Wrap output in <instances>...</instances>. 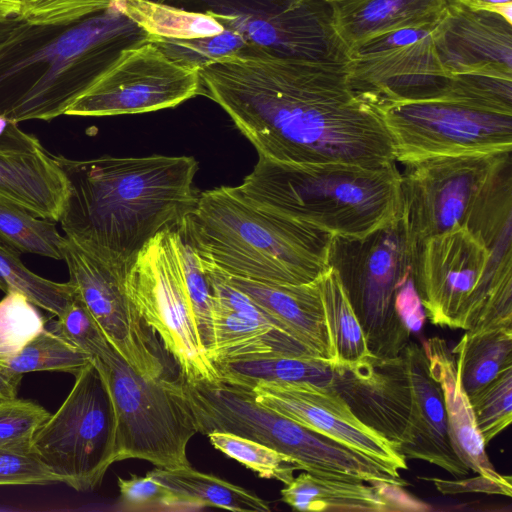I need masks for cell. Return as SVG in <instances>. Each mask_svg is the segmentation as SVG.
<instances>
[{"label": "cell", "instance_id": "36", "mask_svg": "<svg viewBox=\"0 0 512 512\" xmlns=\"http://www.w3.org/2000/svg\"><path fill=\"white\" fill-rule=\"evenodd\" d=\"M150 42L173 62L194 70L223 57L266 52L250 43L241 33L226 28L214 36L192 39L151 36Z\"/></svg>", "mask_w": 512, "mask_h": 512}, {"label": "cell", "instance_id": "21", "mask_svg": "<svg viewBox=\"0 0 512 512\" xmlns=\"http://www.w3.org/2000/svg\"><path fill=\"white\" fill-rule=\"evenodd\" d=\"M433 39L452 76L490 73L512 77V25L498 15L448 0Z\"/></svg>", "mask_w": 512, "mask_h": 512}, {"label": "cell", "instance_id": "31", "mask_svg": "<svg viewBox=\"0 0 512 512\" xmlns=\"http://www.w3.org/2000/svg\"><path fill=\"white\" fill-rule=\"evenodd\" d=\"M337 366H351L373 354L336 271L328 267L317 279Z\"/></svg>", "mask_w": 512, "mask_h": 512}, {"label": "cell", "instance_id": "17", "mask_svg": "<svg viewBox=\"0 0 512 512\" xmlns=\"http://www.w3.org/2000/svg\"><path fill=\"white\" fill-rule=\"evenodd\" d=\"M255 400L305 427L356 449L398 471L406 459L395 446L364 424L332 387L310 383H257L247 388Z\"/></svg>", "mask_w": 512, "mask_h": 512}, {"label": "cell", "instance_id": "40", "mask_svg": "<svg viewBox=\"0 0 512 512\" xmlns=\"http://www.w3.org/2000/svg\"><path fill=\"white\" fill-rule=\"evenodd\" d=\"M180 253L196 328L207 354L213 344V295L198 255L182 235Z\"/></svg>", "mask_w": 512, "mask_h": 512}, {"label": "cell", "instance_id": "38", "mask_svg": "<svg viewBox=\"0 0 512 512\" xmlns=\"http://www.w3.org/2000/svg\"><path fill=\"white\" fill-rule=\"evenodd\" d=\"M468 398L479 433L488 444L512 422V367Z\"/></svg>", "mask_w": 512, "mask_h": 512}, {"label": "cell", "instance_id": "51", "mask_svg": "<svg viewBox=\"0 0 512 512\" xmlns=\"http://www.w3.org/2000/svg\"><path fill=\"white\" fill-rule=\"evenodd\" d=\"M20 20L17 16L0 20V43L7 37L10 31L16 26Z\"/></svg>", "mask_w": 512, "mask_h": 512}, {"label": "cell", "instance_id": "23", "mask_svg": "<svg viewBox=\"0 0 512 512\" xmlns=\"http://www.w3.org/2000/svg\"><path fill=\"white\" fill-rule=\"evenodd\" d=\"M219 271L318 358L337 366L317 280L305 284L270 283Z\"/></svg>", "mask_w": 512, "mask_h": 512}, {"label": "cell", "instance_id": "49", "mask_svg": "<svg viewBox=\"0 0 512 512\" xmlns=\"http://www.w3.org/2000/svg\"><path fill=\"white\" fill-rule=\"evenodd\" d=\"M475 10L489 12L503 18L507 23L512 25V1L506 3L482 5Z\"/></svg>", "mask_w": 512, "mask_h": 512}, {"label": "cell", "instance_id": "46", "mask_svg": "<svg viewBox=\"0 0 512 512\" xmlns=\"http://www.w3.org/2000/svg\"><path fill=\"white\" fill-rule=\"evenodd\" d=\"M436 25L404 28L375 36L350 48L348 50L349 59L369 56L411 44L430 35Z\"/></svg>", "mask_w": 512, "mask_h": 512}, {"label": "cell", "instance_id": "42", "mask_svg": "<svg viewBox=\"0 0 512 512\" xmlns=\"http://www.w3.org/2000/svg\"><path fill=\"white\" fill-rule=\"evenodd\" d=\"M19 20L36 25L68 24L107 8L113 0H17Z\"/></svg>", "mask_w": 512, "mask_h": 512}, {"label": "cell", "instance_id": "34", "mask_svg": "<svg viewBox=\"0 0 512 512\" xmlns=\"http://www.w3.org/2000/svg\"><path fill=\"white\" fill-rule=\"evenodd\" d=\"M93 357L52 330L44 328L18 353L0 360L9 370L25 374L34 371H60L76 376Z\"/></svg>", "mask_w": 512, "mask_h": 512}, {"label": "cell", "instance_id": "16", "mask_svg": "<svg viewBox=\"0 0 512 512\" xmlns=\"http://www.w3.org/2000/svg\"><path fill=\"white\" fill-rule=\"evenodd\" d=\"M201 93L198 70L147 42L119 59L66 110L67 116H115L175 107Z\"/></svg>", "mask_w": 512, "mask_h": 512}, {"label": "cell", "instance_id": "20", "mask_svg": "<svg viewBox=\"0 0 512 512\" xmlns=\"http://www.w3.org/2000/svg\"><path fill=\"white\" fill-rule=\"evenodd\" d=\"M68 194V179L54 156L36 136L0 116V202L57 222Z\"/></svg>", "mask_w": 512, "mask_h": 512}, {"label": "cell", "instance_id": "33", "mask_svg": "<svg viewBox=\"0 0 512 512\" xmlns=\"http://www.w3.org/2000/svg\"><path fill=\"white\" fill-rule=\"evenodd\" d=\"M64 237L56 222L36 217L11 204L0 202V244L18 254H36L63 260Z\"/></svg>", "mask_w": 512, "mask_h": 512}, {"label": "cell", "instance_id": "39", "mask_svg": "<svg viewBox=\"0 0 512 512\" xmlns=\"http://www.w3.org/2000/svg\"><path fill=\"white\" fill-rule=\"evenodd\" d=\"M26 296L10 291L0 300V360L18 353L45 328V321Z\"/></svg>", "mask_w": 512, "mask_h": 512}, {"label": "cell", "instance_id": "3", "mask_svg": "<svg viewBox=\"0 0 512 512\" xmlns=\"http://www.w3.org/2000/svg\"><path fill=\"white\" fill-rule=\"evenodd\" d=\"M123 0L78 21H19L0 43V116L19 123L61 115L121 56L150 41Z\"/></svg>", "mask_w": 512, "mask_h": 512}, {"label": "cell", "instance_id": "1", "mask_svg": "<svg viewBox=\"0 0 512 512\" xmlns=\"http://www.w3.org/2000/svg\"><path fill=\"white\" fill-rule=\"evenodd\" d=\"M346 64L261 52L220 58L198 73L201 94L228 114L259 156L287 163H394L389 133L352 88Z\"/></svg>", "mask_w": 512, "mask_h": 512}, {"label": "cell", "instance_id": "54", "mask_svg": "<svg viewBox=\"0 0 512 512\" xmlns=\"http://www.w3.org/2000/svg\"><path fill=\"white\" fill-rule=\"evenodd\" d=\"M325 1H328V2H336V1H342V0H325Z\"/></svg>", "mask_w": 512, "mask_h": 512}, {"label": "cell", "instance_id": "27", "mask_svg": "<svg viewBox=\"0 0 512 512\" xmlns=\"http://www.w3.org/2000/svg\"><path fill=\"white\" fill-rule=\"evenodd\" d=\"M212 319L213 344L207 356L213 363L273 355L318 358L303 343L284 331L233 312L214 299Z\"/></svg>", "mask_w": 512, "mask_h": 512}, {"label": "cell", "instance_id": "5", "mask_svg": "<svg viewBox=\"0 0 512 512\" xmlns=\"http://www.w3.org/2000/svg\"><path fill=\"white\" fill-rule=\"evenodd\" d=\"M236 188L258 207L343 237H364L401 213V173L395 162L367 167L259 156Z\"/></svg>", "mask_w": 512, "mask_h": 512}, {"label": "cell", "instance_id": "32", "mask_svg": "<svg viewBox=\"0 0 512 512\" xmlns=\"http://www.w3.org/2000/svg\"><path fill=\"white\" fill-rule=\"evenodd\" d=\"M123 8L150 36L192 39L214 36L225 29L208 14L187 11L154 0H123Z\"/></svg>", "mask_w": 512, "mask_h": 512}, {"label": "cell", "instance_id": "48", "mask_svg": "<svg viewBox=\"0 0 512 512\" xmlns=\"http://www.w3.org/2000/svg\"><path fill=\"white\" fill-rule=\"evenodd\" d=\"M23 375L0 364V399L17 397Z\"/></svg>", "mask_w": 512, "mask_h": 512}, {"label": "cell", "instance_id": "28", "mask_svg": "<svg viewBox=\"0 0 512 512\" xmlns=\"http://www.w3.org/2000/svg\"><path fill=\"white\" fill-rule=\"evenodd\" d=\"M172 493V506H209L239 512H269L268 502L250 490L190 466L147 472Z\"/></svg>", "mask_w": 512, "mask_h": 512}, {"label": "cell", "instance_id": "50", "mask_svg": "<svg viewBox=\"0 0 512 512\" xmlns=\"http://www.w3.org/2000/svg\"><path fill=\"white\" fill-rule=\"evenodd\" d=\"M19 13V5L7 0H0V20H5Z\"/></svg>", "mask_w": 512, "mask_h": 512}, {"label": "cell", "instance_id": "13", "mask_svg": "<svg viewBox=\"0 0 512 512\" xmlns=\"http://www.w3.org/2000/svg\"><path fill=\"white\" fill-rule=\"evenodd\" d=\"M394 147L395 160L512 151V113L451 97L374 106Z\"/></svg>", "mask_w": 512, "mask_h": 512}, {"label": "cell", "instance_id": "7", "mask_svg": "<svg viewBox=\"0 0 512 512\" xmlns=\"http://www.w3.org/2000/svg\"><path fill=\"white\" fill-rule=\"evenodd\" d=\"M511 152L405 164L401 217L415 244L457 227L479 233L512 206Z\"/></svg>", "mask_w": 512, "mask_h": 512}, {"label": "cell", "instance_id": "41", "mask_svg": "<svg viewBox=\"0 0 512 512\" xmlns=\"http://www.w3.org/2000/svg\"><path fill=\"white\" fill-rule=\"evenodd\" d=\"M50 415L31 400L0 399V447L32 444L34 434Z\"/></svg>", "mask_w": 512, "mask_h": 512}, {"label": "cell", "instance_id": "22", "mask_svg": "<svg viewBox=\"0 0 512 512\" xmlns=\"http://www.w3.org/2000/svg\"><path fill=\"white\" fill-rule=\"evenodd\" d=\"M412 389V417L407 441L398 452L405 459L423 460L454 477L468 474L450 442L440 384L432 377L423 345L409 341L401 351Z\"/></svg>", "mask_w": 512, "mask_h": 512}, {"label": "cell", "instance_id": "25", "mask_svg": "<svg viewBox=\"0 0 512 512\" xmlns=\"http://www.w3.org/2000/svg\"><path fill=\"white\" fill-rule=\"evenodd\" d=\"M432 377L440 384L447 428L459 459L473 472L494 479L503 478L491 463L476 425L469 398L462 386L455 357L445 340L434 337L423 343Z\"/></svg>", "mask_w": 512, "mask_h": 512}, {"label": "cell", "instance_id": "24", "mask_svg": "<svg viewBox=\"0 0 512 512\" xmlns=\"http://www.w3.org/2000/svg\"><path fill=\"white\" fill-rule=\"evenodd\" d=\"M281 500L298 511L392 512L426 511L430 507L403 487L318 477L303 472L281 490Z\"/></svg>", "mask_w": 512, "mask_h": 512}, {"label": "cell", "instance_id": "45", "mask_svg": "<svg viewBox=\"0 0 512 512\" xmlns=\"http://www.w3.org/2000/svg\"><path fill=\"white\" fill-rule=\"evenodd\" d=\"M118 487L122 505L130 508H143L151 505L172 506V493L149 474L130 478L118 477Z\"/></svg>", "mask_w": 512, "mask_h": 512}, {"label": "cell", "instance_id": "9", "mask_svg": "<svg viewBox=\"0 0 512 512\" xmlns=\"http://www.w3.org/2000/svg\"><path fill=\"white\" fill-rule=\"evenodd\" d=\"M417 245L400 215L361 238L333 235L327 253L358 318L370 352L392 358L410 341L397 300L414 276Z\"/></svg>", "mask_w": 512, "mask_h": 512}, {"label": "cell", "instance_id": "18", "mask_svg": "<svg viewBox=\"0 0 512 512\" xmlns=\"http://www.w3.org/2000/svg\"><path fill=\"white\" fill-rule=\"evenodd\" d=\"M332 388L358 419L393 444L397 452L405 444L412 417V389L402 353L384 359L372 355L351 366H337Z\"/></svg>", "mask_w": 512, "mask_h": 512}, {"label": "cell", "instance_id": "2", "mask_svg": "<svg viewBox=\"0 0 512 512\" xmlns=\"http://www.w3.org/2000/svg\"><path fill=\"white\" fill-rule=\"evenodd\" d=\"M53 156L69 182L59 220L65 236L112 263L131 264L157 233L178 228L198 199L191 156Z\"/></svg>", "mask_w": 512, "mask_h": 512}, {"label": "cell", "instance_id": "6", "mask_svg": "<svg viewBox=\"0 0 512 512\" xmlns=\"http://www.w3.org/2000/svg\"><path fill=\"white\" fill-rule=\"evenodd\" d=\"M414 281L434 325L512 327V232L492 244L465 227L429 237L417 246Z\"/></svg>", "mask_w": 512, "mask_h": 512}, {"label": "cell", "instance_id": "29", "mask_svg": "<svg viewBox=\"0 0 512 512\" xmlns=\"http://www.w3.org/2000/svg\"><path fill=\"white\" fill-rule=\"evenodd\" d=\"M213 364L221 381L244 388L262 382L333 387L337 376V366L312 356L273 355Z\"/></svg>", "mask_w": 512, "mask_h": 512}, {"label": "cell", "instance_id": "43", "mask_svg": "<svg viewBox=\"0 0 512 512\" xmlns=\"http://www.w3.org/2000/svg\"><path fill=\"white\" fill-rule=\"evenodd\" d=\"M54 326L52 331L92 357L97 356L109 343L100 325L76 293L57 317Z\"/></svg>", "mask_w": 512, "mask_h": 512}, {"label": "cell", "instance_id": "37", "mask_svg": "<svg viewBox=\"0 0 512 512\" xmlns=\"http://www.w3.org/2000/svg\"><path fill=\"white\" fill-rule=\"evenodd\" d=\"M207 436L215 449L262 478L276 479L287 485L293 480L294 471L301 470L300 465L289 456L252 439L219 431L210 432Z\"/></svg>", "mask_w": 512, "mask_h": 512}, {"label": "cell", "instance_id": "35", "mask_svg": "<svg viewBox=\"0 0 512 512\" xmlns=\"http://www.w3.org/2000/svg\"><path fill=\"white\" fill-rule=\"evenodd\" d=\"M20 254L0 244V290L22 293L35 306L55 317L60 316L75 296L69 283H58L30 271Z\"/></svg>", "mask_w": 512, "mask_h": 512}, {"label": "cell", "instance_id": "4", "mask_svg": "<svg viewBox=\"0 0 512 512\" xmlns=\"http://www.w3.org/2000/svg\"><path fill=\"white\" fill-rule=\"evenodd\" d=\"M177 229L201 261L230 276L305 284L329 267L333 235L258 207L236 187L199 193Z\"/></svg>", "mask_w": 512, "mask_h": 512}, {"label": "cell", "instance_id": "10", "mask_svg": "<svg viewBox=\"0 0 512 512\" xmlns=\"http://www.w3.org/2000/svg\"><path fill=\"white\" fill-rule=\"evenodd\" d=\"M93 358L114 406L116 462L141 459L164 469L190 466L187 446L198 429L179 378L141 376L110 342Z\"/></svg>", "mask_w": 512, "mask_h": 512}, {"label": "cell", "instance_id": "26", "mask_svg": "<svg viewBox=\"0 0 512 512\" xmlns=\"http://www.w3.org/2000/svg\"><path fill=\"white\" fill-rule=\"evenodd\" d=\"M330 4L334 30L349 50L387 32L437 24L448 0H342Z\"/></svg>", "mask_w": 512, "mask_h": 512}, {"label": "cell", "instance_id": "15", "mask_svg": "<svg viewBox=\"0 0 512 512\" xmlns=\"http://www.w3.org/2000/svg\"><path fill=\"white\" fill-rule=\"evenodd\" d=\"M69 283L110 344L141 376L168 377V360L156 333L145 323L125 289L130 266L106 261L64 236Z\"/></svg>", "mask_w": 512, "mask_h": 512}, {"label": "cell", "instance_id": "52", "mask_svg": "<svg viewBox=\"0 0 512 512\" xmlns=\"http://www.w3.org/2000/svg\"><path fill=\"white\" fill-rule=\"evenodd\" d=\"M459 1L462 2L463 4H465L466 6L472 8V9H475L482 5L506 3V2H510L512 0H459Z\"/></svg>", "mask_w": 512, "mask_h": 512}, {"label": "cell", "instance_id": "8", "mask_svg": "<svg viewBox=\"0 0 512 512\" xmlns=\"http://www.w3.org/2000/svg\"><path fill=\"white\" fill-rule=\"evenodd\" d=\"M179 380L198 433L229 432L252 439L318 477L359 480L368 470L367 455L261 405L247 388L221 380Z\"/></svg>", "mask_w": 512, "mask_h": 512}, {"label": "cell", "instance_id": "53", "mask_svg": "<svg viewBox=\"0 0 512 512\" xmlns=\"http://www.w3.org/2000/svg\"><path fill=\"white\" fill-rule=\"evenodd\" d=\"M9 2H13V3H17L18 4V1L17 0H7ZM19 5V4H18Z\"/></svg>", "mask_w": 512, "mask_h": 512}, {"label": "cell", "instance_id": "44", "mask_svg": "<svg viewBox=\"0 0 512 512\" xmlns=\"http://www.w3.org/2000/svg\"><path fill=\"white\" fill-rule=\"evenodd\" d=\"M58 477L29 445L0 447V485H47Z\"/></svg>", "mask_w": 512, "mask_h": 512}, {"label": "cell", "instance_id": "47", "mask_svg": "<svg viewBox=\"0 0 512 512\" xmlns=\"http://www.w3.org/2000/svg\"><path fill=\"white\" fill-rule=\"evenodd\" d=\"M433 482L437 489L443 494H455L466 492H481L511 497V477L504 475L503 478L494 479L479 475L466 480L447 481L439 478H427Z\"/></svg>", "mask_w": 512, "mask_h": 512}, {"label": "cell", "instance_id": "14", "mask_svg": "<svg viewBox=\"0 0 512 512\" xmlns=\"http://www.w3.org/2000/svg\"><path fill=\"white\" fill-rule=\"evenodd\" d=\"M208 14L269 54L322 63H347L348 49L325 0H154Z\"/></svg>", "mask_w": 512, "mask_h": 512}, {"label": "cell", "instance_id": "11", "mask_svg": "<svg viewBox=\"0 0 512 512\" xmlns=\"http://www.w3.org/2000/svg\"><path fill=\"white\" fill-rule=\"evenodd\" d=\"M32 447L76 491L97 488L116 462V417L106 379L94 360L75 376L69 394L39 427Z\"/></svg>", "mask_w": 512, "mask_h": 512}, {"label": "cell", "instance_id": "30", "mask_svg": "<svg viewBox=\"0 0 512 512\" xmlns=\"http://www.w3.org/2000/svg\"><path fill=\"white\" fill-rule=\"evenodd\" d=\"M452 352L457 354L461 383L470 396L512 367V327L466 331Z\"/></svg>", "mask_w": 512, "mask_h": 512}, {"label": "cell", "instance_id": "12", "mask_svg": "<svg viewBox=\"0 0 512 512\" xmlns=\"http://www.w3.org/2000/svg\"><path fill=\"white\" fill-rule=\"evenodd\" d=\"M178 229L152 237L130 264L125 289L145 323L172 355L188 383L220 380L199 339L188 296Z\"/></svg>", "mask_w": 512, "mask_h": 512}, {"label": "cell", "instance_id": "19", "mask_svg": "<svg viewBox=\"0 0 512 512\" xmlns=\"http://www.w3.org/2000/svg\"><path fill=\"white\" fill-rule=\"evenodd\" d=\"M346 66L352 88L373 107L441 97L452 77L440 60L433 32L411 44L349 59Z\"/></svg>", "mask_w": 512, "mask_h": 512}]
</instances>
